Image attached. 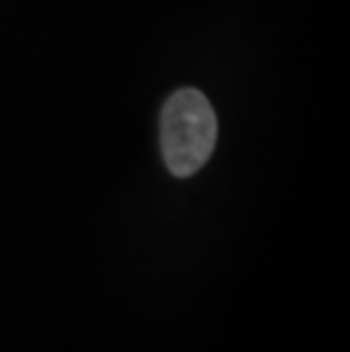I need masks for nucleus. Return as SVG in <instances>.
Instances as JSON below:
<instances>
[{
  "label": "nucleus",
  "mask_w": 350,
  "mask_h": 352,
  "mask_svg": "<svg viewBox=\"0 0 350 352\" xmlns=\"http://www.w3.org/2000/svg\"><path fill=\"white\" fill-rule=\"evenodd\" d=\"M216 114L198 89H180L162 109V153L168 170L189 177L207 164L214 153Z\"/></svg>",
  "instance_id": "1"
}]
</instances>
